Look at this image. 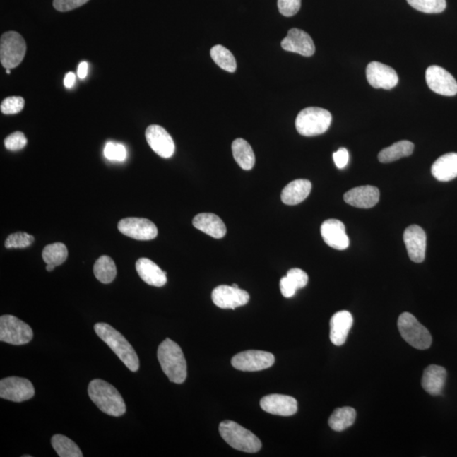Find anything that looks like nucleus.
Listing matches in <instances>:
<instances>
[{
  "mask_svg": "<svg viewBox=\"0 0 457 457\" xmlns=\"http://www.w3.org/2000/svg\"><path fill=\"white\" fill-rule=\"evenodd\" d=\"M333 160L337 168L343 169L348 165L349 161V153L347 148H340L338 151L333 153Z\"/></svg>",
  "mask_w": 457,
  "mask_h": 457,
  "instance_id": "obj_42",
  "label": "nucleus"
},
{
  "mask_svg": "<svg viewBox=\"0 0 457 457\" xmlns=\"http://www.w3.org/2000/svg\"><path fill=\"white\" fill-rule=\"evenodd\" d=\"M320 232L324 242L332 249L345 250L350 245L345 225L338 220L331 219L324 221Z\"/></svg>",
  "mask_w": 457,
  "mask_h": 457,
  "instance_id": "obj_18",
  "label": "nucleus"
},
{
  "mask_svg": "<svg viewBox=\"0 0 457 457\" xmlns=\"http://www.w3.org/2000/svg\"><path fill=\"white\" fill-rule=\"evenodd\" d=\"M415 10L427 14H438L446 10V0H408Z\"/></svg>",
  "mask_w": 457,
  "mask_h": 457,
  "instance_id": "obj_34",
  "label": "nucleus"
},
{
  "mask_svg": "<svg viewBox=\"0 0 457 457\" xmlns=\"http://www.w3.org/2000/svg\"><path fill=\"white\" fill-rule=\"evenodd\" d=\"M398 328L403 338L413 348L426 350L432 344V336L429 331L411 314H400Z\"/></svg>",
  "mask_w": 457,
  "mask_h": 457,
  "instance_id": "obj_6",
  "label": "nucleus"
},
{
  "mask_svg": "<svg viewBox=\"0 0 457 457\" xmlns=\"http://www.w3.org/2000/svg\"><path fill=\"white\" fill-rule=\"evenodd\" d=\"M414 144L409 141H400L391 146L384 148L379 153V160L384 164L391 163L401 159V158L408 157L413 153Z\"/></svg>",
  "mask_w": 457,
  "mask_h": 457,
  "instance_id": "obj_28",
  "label": "nucleus"
},
{
  "mask_svg": "<svg viewBox=\"0 0 457 457\" xmlns=\"http://www.w3.org/2000/svg\"><path fill=\"white\" fill-rule=\"evenodd\" d=\"M212 300L222 309H235L249 303L250 296L246 290L232 285H220L213 290Z\"/></svg>",
  "mask_w": 457,
  "mask_h": 457,
  "instance_id": "obj_13",
  "label": "nucleus"
},
{
  "mask_svg": "<svg viewBox=\"0 0 457 457\" xmlns=\"http://www.w3.org/2000/svg\"><path fill=\"white\" fill-rule=\"evenodd\" d=\"M76 83V75L73 72H68L64 79V84L66 88H71L74 87Z\"/></svg>",
  "mask_w": 457,
  "mask_h": 457,
  "instance_id": "obj_44",
  "label": "nucleus"
},
{
  "mask_svg": "<svg viewBox=\"0 0 457 457\" xmlns=\"http://www.w3.org/2000/svg\"><path fill=\"white\" fill-rule=\"evenodd\" d=\"M429 88L439 95L452 97L457 94V82L446 70L438 66H429L426 71Z\"/></svg>",
  "mask_w": 457,
  "mask_h": 457,
  "instance_id": "obj_11",
  "label": "nucleus"
},
{
  "mask_svg": "<svg viewBox=\"0 0 457 457\" xmlns=\"http://www.w3.org/2000/svg\"><path fill=\"white\" fill-rule=\"evenodd\" d=\"M219 430L221 437L234 449L247 453H256L261 449L262 443L260 439L236 422H222Z\"/></svg>",
  "mask_w": 457,
  "mask_h": 457,
  "instance_id": "obj_4",
  "label": "nucleus"
},
{
  "mask_svg": "<svg viewBox=\"0 0 457 457\" xmlns=\"http://www.w3.org/2000/svg\"><path fill=\"white\" fill-rule=\"evenodd\" d=\"M403 239L410 259L417 263L424 261L427 247L425 230L416 225L409 226L405 230Z\"/></svg>",
  "mask_w": 457,
  "mask_h": 457,
  "instance_id": "obj_16",
  "label": "nucleus"
},
{
  "mask_svg": "<svg viewBox=\"0 0 457 457\" xmlns=\"http://www.w3.org/2000/svg\"><path fill=\"white\" fill-rule=\"evenodd\" d=\"M282 49L289 52L297 53L302 57H310L315 53V45L311 37L306 32L297 28L290 29L281 42Z\"/></svg>",
  "mask_w": 457,
  "mask_h": 457,
  "instance_id": "obj_17",
  "label": "nucleus"
},
{
  "mask_svg": "<svg viewBox=\"0 0 457 457\" xmlns=\"http://www.w3.org/2000/svg\"><path fill=\"white\" fill-rule=\"evenodd\" d=\"M104 153L106 159L110 161L123 162L127 157L126 148L121 143H107Z\"/></svg>",
  "mask_w": 457,
  "mask_h": 457,
  "instance_id": "obj_36",
  "label": "nucleus"
},
{
  "mask_svg": "<svg viewBox=\"0 0 457 457\" xmlns=\"http://www.w3.org/2000/svg\"><path fill=\"white\" fill-rule=\"evenodd\" d=\"M147 142L158 155L170 159L174 155L176 146H174V140L165 128L152 125L147 128L145 132Z\"/></svg>",
  "mask_w": 457,
  "mask_h": 457,
  "instance_id": "obj_14",
  "label": "nucleus"
},
{
  "mask_svg": "<svg viewBox=\"0 0 457 457\" xmlns=\"http://www.w3.org/2000/svg\"><path fill=\"white\" fill-rule=\"evenodd\" d=\"M192 225L196 229L216 239L224 237L227 232L224 222L215 213H199L194 218Z\"/></svg>",
  "mask_w": 457,
  "mask_h": 457,
  "instance_id": "obj_23",
  "label": "nucleus"
},
{
  "mask_svg": "<svg viewBox=\"0 0 457 457\" xmlns=\"http://www.w3.org/2000/svg\"><path fill=\"white\" fill-rule=\"evenodd\" d=\"M136 271L145 283L162 287L167 283V273L161 270L152 260L143 258L136 263Z\"/></svg>",
  "mask_w": 457,
  "mask_h": 457,
  "instance_id": "obj_21",
  "label": "nucleus"
},
{
  "mask_svg": "<svg viewBox=\"0 0 457 457\" xmlns=\"http://www.w3.org/2000/svg\"><path fill=\"white\" fill-rule=\"evenodd\" d=\"M158 360L162 370L174 384L185 382L187 376V365L182 350L177 343L169 338L165 339L158 348Z\"/></svg>",
  "mask_w": 457,
  "mask_h": 457,
  "instance_id": "obj_2",
  "label": "nucleus"
},
{
  "mask_svg": "<svg viewBox=\"0 0 457 457\" xmlns=\"http://www.w3.org/2000/svg\"><path fill=\"white\" fill-rule=\"evenodd\" d=\"M6 73L10 74L11 73V69H6Z\"/></svg>",
  "mask_w": 457,
  "mask_h": 457,
  "instance_id": "obj_47",
  "label": "nucleus"
},
{
  "mask_svg": "<svg viewBox=\"0 0 457 457\" xmlns=\"http://www.w3.org/2000/svg\"><path fill=\"white\" fill-rule=\"evenodd\" d=\"M232 153L235 160L245 170H250L255 165V155L251 145L242 138H237L232 143Z\"/></svg>",
  "mask_w": 457,
  "mask_h": 457,
  "instance_id": "obj_27",
  "label": "nucleus"
},
{
  "mask_svg": "<svg viewBox=\"0 0 457 457\" xmlns=\"http://www.w3.org/2000/svg\"><path fill=\"white\" fill-rule=\"evenodd\" d=\"M34 395L33 384L27 379L8 377L0 381V397L2 399L23 403L32 399Z\"/></svg>",
  "mask_w": 457,
  "mask_h": 457,
  "instance_id": "obj_9",
  "label": "nucleus"
},
{
  "mask_svg": "<svg viewBox=\"0 0 457 457\" xmlns=\"http://www.w3.org/2000/svg\"><path fill=\"white\" fill-rule=\"evenodd\" d=\"M27 44L23 36L16 32H4L0 40V61L6 69H13L23 62Z\"/></svg>",
  "mask_w": 457,
  "mask_h": 457,
  "instance_id": "obj_7",
  "label": "nucleus"
},
{
  "mask_svg": "<svg viewBox=\"0 0 457 457\" xmlns=\"http://www.w3.org/2000/svg\"><path fill=\"white\" fill-rule=\"evenodd\" d=\"M210 55L213 61H215L221 69L228 72L237 71V61L234 55L224 46L216 45L210 50Z\"/></svg>",
  "mask_w": 457,
  "mask_h": 457,
  "instance_id": "obj_32",
  "label": "nucleus"
},
{
  "mask_svg": "<svg viewBox=\"0 0 457 457\" xmlns=\"http://www.w3.org/2000/svg\"><path fill=\"white\" fill-rule=\"evenodd\" d=\"M447 372L445 367L430 365L425 370L422 379V386L431 396L441 395L445 387Z\"/></svg>",
  "mask_w": 457,
  "mask_h": 457,
  "instance_id": "obj_24",
  "label": "nucleus"
},
{
  "mask_svg": "<svg viewBox=\"0 0 457 457\" xmlns=\"http://www.w3.org/2000/svg\"><path fill=\"white\" fill-rule=\"evenodd\" d=\"M232 286H234V287L239 288L237 284H233Z\"/></svg>",
  "mask_w": 457,
  "mask_h": 457,
  "instance_id": "obj_48",
  "label": "nucleus"
},
{
  "mask_svg": "<svg viewBox=\"0 0 457 457\" xmlns=\"http://www.w3.org/2000/svg\"><path fill=\"white\" fill-rule=\"evenodd\" d=\"M94 331L97 336L117 354L119 360H121L128 369L131 372L139 369L140 362L138 354L121 333L105 323L96 324L94 326Z\"/></svg>",
  "mask_w": 457,
  "mask_h": 457,
  "instance_id": "obj_1",
  "label": "nucleus"
},
{
  "mask_svg": "<svg viewBox=\"0 0 457 457\" xmlns=\"http://www.w3.org/2000/svg\"><path fill=\"white\" fill-rule=\"evenodd\" d=\"M88 395L93 403L108 415L121 417L126 412L121 395L112 384L105 380L93 379L89 384Z\"/></svg>",
  "mask_w": 457,
  "mask_h": 457,
  "instance_id": "obj_3",
  "label": "nucleus"
},
{
  "mask_svg": "<svg viewBox=\"0 0 457 457\" xmlns=\"http://www.w3.org/2000/svg\"><path fill=\"white\" fill-rule=\"evenodd\" d=\"M263 411L279 416H292L297 412V401L292 396L284 395H268L260 401Z\"/></svg>",
  "mask_w": 457,
  "mask_h": 457,
  "instance_id": "obj_19",
  "label": "nucleus"
},
{
  "mask_svg": "<svg viewBox=\"0 0 457 457\" xmlns=\"http://www.w3.org/2000/svg\"><path fill=\"white\" fill-rule=\"evenodd\" d=\"M331 121L332 115L328 110L318 107H309L298 114L296 128L302 136H315L326 132Z\"/></svg>",
  "mask_w": 457,
  "mask_h": 457,
  "instance_id": "obj_5",
  "label": "nucleus"
},
{
  "mask_svg": "<svg viewBox=\"0 0 457 457\" xmlns=\"http://www.w3.org/2000/svg\"><path fill=\"white\" fill-rule=\"evenodd\" d=\"M33 338L32 328L13 315H3L0 318V340L11 345H21Z\"/></svg>",
  "mask_w": 457,
  "mask_h": 457,
  "instance_id": "obj_8",
  "label": "nucleus"
},
{
  "mask_svg": "<svg viewBox=\"0 0 457 457\" xmlns=\"http://www.w3.org/2000/svg\"><path fill=\"white\" fill-rule=\"evenodd\" d=\"M356 417V410L352 408H337L328 420V425L336 432H341L354 424Z\"/></svg>",
  "mask_w": 457,
  "mask_h": 457,
  "instance_id": "obj_29",
  "label": "nucleus"
},
{
  "mask_svg": "<svg viewBox=\"0 0 457 457\" xmlns=\"http://www.w3.org/2000/svg\"><path fill=\"white\" fill-rule=\"evenodd\" d=\"M68 257V250L65 244L61 242H55L46 246L42 251V259L47 264H52L57 267L65 263Z\"/></svg>",
  "mask_w": 457,
  "mask_h": 457,
  "instance_id": "obj_33",
  "label": "nucleus"
},
{
  "mask_svg": "<svg viewBox=\"0 0 457 457\" xmlns=\"http://www.w3.org/2000/svg\"><path fill=\"white\" fill-rule=\"evenodd\" d=\"M286 276L297 290L305 287L307 282H309V276H307V273L300 270V268H292L287 272Z\"/></svg>",
  "mask_w": 457,
  "mask_h": 457,
  "instance_id": "obj_40",
  "label": "nucleus"
},
{
  "mask_svg": "<svg viewBox=\"0 0 457 457\" xmlns=\"http://www.w3.org/2000/svg\"><path fill=\"white\" fill-rule=\"evenodd\" d=\"M28 139L23 132L16 131L4 140V146L10 151H19L25 147Z\"/></svg>",
  "mask_w": 457,
  "mask_h": 457,
  "instance_id": "obj_38",
  "label": "nucleus"
},
{
  "mask_svg": "<svg viewBox=\"0 0 457 457\" xmlns=\"http://www.w3.org/2000/svg\"><path fill=\"white\" fill-rule=\"evenodd\" d=\"M353 324L351 313L348 311H340L333 315L331 319V340L335 345H343L347 340L350 330Z\"/></svg>",
  "mask_w": 457,
  "mask_h": 457,
  "instance_id": "obj_22",
  "label": "nucleus"
},
{
  "mask_svg": "<svg viewBox=\"0 0 457 457\" xmlns=\"http://www.w3.org/2000/svg\"><path fill=\"white\" fill-rule=\"evenodd\" d=\"M275 356L271 352L246 351L233 357L232 364L238 370L256 372L268 369L275 364Z\"/></svg>",
  "mask_w": 457,
  "mask_h": 457,
  "instance_id": "obj_10",
  "label": "nucleus"
},
{
  "mask_svg": "<svg viewBox=\"0 0 457 457\" xmlns=\"http://www.w3.org/2000/svg\"><path fill=\"white\" fill-rule=\"evenodd\" d=\"M94 275L102 284H109L114 281L117 275V266L114 260L109 256H101L94 264Z\"/></svg>",
  "mask_w": 457,
  "mask_h": 457,
  "instance_id": "obj_30",
  "label": "nucleus"
},
{
  "mask_svg": "<svg viewBox=\"0 0 457 457\" xmlns=\"http://www.w3.org/2000/svg\"><path fill=\"white\" fill-rule=\"evenodd\" d=\"M302 0H278V8L281 15L293 16L300 11Z\"/></svg>",
  "mask_w": 457,
  "mask_h": 457,
  "instance_id": "obj_39",
  "label": "nucleus"
},
{
  "mask_svg": "<svg viewBox=\"0 0 457 457\" xmlns=\"http://www.w3.org/2000/svg\"><path fill=\"white\" fill-rule=\"evenodd\" d=\"M367 82L374 88L391 90L399 82L398 75L393 68L379 62H371L366 71Z\"/></svg>",
  "mask_w": 457,
  "mask_h": 457,
  "instance_id": "obj_15",
  "label": "nucleus"
},
{
  "mask_svg": "<svg viewBox=\"0 0 457 457\" xmlns=\"http://www.w3.org/2000/svg\"><path fill=\"white\" fill-rule=\"evenodd\" d=\"M311 183L307 180L293 181L286 186L281 192V200L286 205L301 203L310 194Z\"/></svg>",
  "mask_w": 457,
  "mask_h": 457,
  "instance_id": "obj_26",
  "label": "nucleus"
},
{
  "mask_svg": "<svg viewBox=\"0 0 457 457\" xmlns=\"http://www.w3.org/2000/svg\"><path fill=\"white\" fill-rule=\"evenodd\" d=\"M34 237L25 232H16L11 234L6 239L4 246L6 249H25L32 244Z\"/></svg>",
  "mask_w": 457,
  "mask_h": 457,
  "instance_id": "obj_35",
  "label": "nucleus"
},
{
  "mask_svg": "<svg viewBox=\"0 0 457 457\" xmlns=\"http://www.w3.org/2000/svg\"><path fill=\"white\" fill-rule=\"evenodd\" d=\"M118 229L125 236L138 241H150L158 235L156 225L143 218H126L119 222Z\"/></svg>",
  "mask_w": 457,
  "mask_h": 457,
  "instance_id": "obj_12",
  "label": "nucleus"
},
{
  "mask_svg": "<svg viewBox=\"0 0 457 457\" xmlns=\"http://www.w3.org/2000/svg\"><path fill=\"white\" fill-rule=\"evenodd\" d=\"M51 444L59 456L61 457H83L82 451L71 439L62 434H55L51 439Z\"/></svg>",
  "mask_w": 457,
  "mask_h": 457,
  "instance_id": "obj_31",
  "label": "nucleus"
},
{
  "mask_svg": "<svg viewBox=\"0 0 457 457\" xmlns=\"http://www.w3.org/2000/svg\"><path fill=\"white\" fill-rule=\"evenodd\" d=\"M280 286L281 294L286 298L292 297L297 290L294 287V285L290 283L287 276L282 278Z\"/></svg>",
  "mask_w": 457,
  "mask_h": 457,
  "instance_id": "obj_43",
  "label": "nucleus"
},
{
  "mask_svg": "<svg viewBox=\"0 0 457 457\" xmlns=\"http://www.w3.org/2000/svg\"><path fill=\"white\" fill-rule=\"evenodd\" d=\"M25 100L21 97H8L3 100L0 109L4 114H16L24 109Z\"/></svg>",
  "mask_w": 457,
  "mask_h": 457,
  "instance_id": "obj_37",
  "label": "nucleus"
},
{
  "mask_svg": "<svg viewBox=\"0 0 457 457\" xmlns=\"http://www.w3.org/2000/svg\"><path fill=\"white\" fill-rule=\"evenodd\" d=\"M55 266H52V264H47L46 266V270L47 271L51 272L54 270Z\"/></svg>",
  "mask_w": 457,
  "mask_h": 457,
  "instance_id": "obj_46",
  "label": "nucleus"
},
{
  "mask_svg": "<svg viewBox=\"0 0 457 457\" xmlns=\"http://www.w3.org/2000/svg\"><path fill=\"white\" fill-rule=\"evenodd\" d=\"M344 200L353 207L371 208L379 203V191L377 187L372 186L355 187L345 192Z\"/></svg>",
  "mask_w": 457,
  "mask_h": 457,
  "instance_id": "obj_20",
  "label": "nucleus"
},
{
  "mask_svg": "<svg viewBox=\"0 0 457 457\" xmlns=\"http://www.w3.org/2000/svg\"><path fill=\"white\" fill-rule=\"evenodd\" d=\"M88 72V65L87 62H82L80 64L78 69V76L80 79L87 78Z\"/></svg>",
  "mask_w": 457,
  "mask_h": 457,
  "instance_id": "obj_45",
  "label": "nucleus"
},
{
  "mask_svg": "<svg viewBox=\"0 0 457 457\" xmlns=\"http://www.w3.org/2000/svg\"><path fill=\"white\" fill-rule=\"evenodd\" d=\"M89 0H54L53 6L55 10L67 12L84 6Z\"/></svg>",
  "mask_w": 457,
  "mask_h": 457,
  "instance_id": "obj_41",
  "label": "nucleus"
},
{
  "mask_svg": "<svg viewBox=\"0 0 457 457\" xmlns=\"http://www.w3.org/2000/svg\"><path fill=\"white\" fill-rule=\"evenodd\" d=\"M433 177L439 182H450L457 177V153L439 157L431 168Z\"/></svg>",
  "mask_w": 457,
  "mask_h": 457,
  "instance_id": "obj_25",
  "label": "nucleus"
}]
</instances>
